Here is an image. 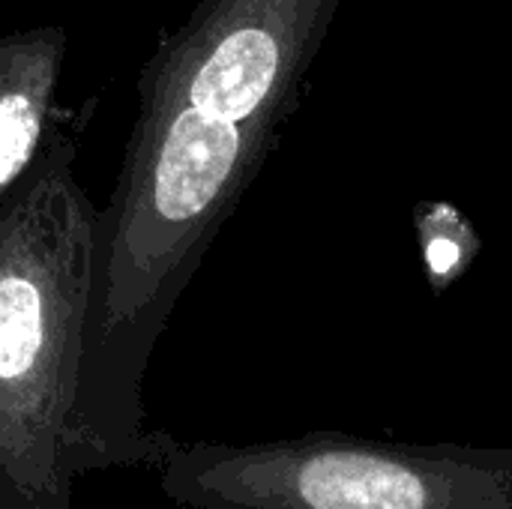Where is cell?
Returning <instances> with one entry per match:
<instances>
[{
    "label": "cell",
    "mask_w": 512,
    "mask_h": 509,
    "mask_svg": "<svg viewBox=\"0 0 512 509\" xmlns=\"http://www.w3.org/2000/svg\"><path fill=\"white\" fill-rule=\"evenodd\" d=\"M66 30L39 24L0 36V201L48 138Z\"/></svg>",
    "instance_id": "2"
},
{
    "label": "cell",
    "mask_w": 512,
    "mask_h": 509,
    "mask_svg": "<svg viewBox=\"0 0 512 509\" xmlns=\"http://www.w3.org/2000/svg\"><path fill=\"white\" fill-rule=\"evenodd\" d=\"M426 255H429V267H432L435 273H450V270L459 264V246H456L453 240H447V237L432 240Z\"/></svg>",
    "instance_id": "3"
},
{
    "label": "cell",
    "mask_w": 512,
    "mask_h": 509,
    "mask_svg": "<svg viewBox=\"0 0 512 509\" xmlns=\"http://www.w3.org/2000/svg\"><path fill=\"white\" fill-rule=\"evenodd\" d=\"M96 207L75 141L48 129L0 201V509H69L99 468L90 429Z\"/></svg>",
    "instance_id": "1"
}]
</instances>
